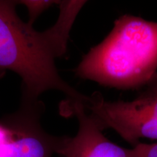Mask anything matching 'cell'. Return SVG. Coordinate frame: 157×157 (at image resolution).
Returning a JSON list of instances; mask_svg holds the SVG:
<instances>
[{
  "mask_svg": "<svg viewBox=\"0 0 157 157\" xmlns=\"http://www.w3.org/2000/svg\"><path fill=\"white\" fill-rule=\"evenodd\" d=\"M23 5L26 6L29 15V23L32 25L35 19L43 11L50 7L53 4L59 3V1H20Z\"/></svg>",
  "mask_w": 157,
  "mask_h": 157,
  "instance_id": "obj_6",
  "label": "cell"
},
{
  "mask_svg": "<svg viewBox=\"0 0 157 157\" xmlns=\"http://www.w3.org/2000/svg\"><path fill=\"white\" fill-rule=\"evenodd\" d=\"M74 71L79 78L118 90L148 86L157 75V22L121 15Z\"/></svg>",
  "mask_w": 157,
  "mask_h": 157,
  "instance_id": "obj_2",
  "label": "cell"
},
{
  "mask_svg": "<svg viewBox=\"0 0 157 157\" xmlns=\"http://www.w3.org/2000/svg\"><path fill=\"white\" fill-rule=\"evenodd\" d=\"M143 93L148 95H157V75L154 79L147 86L146 91Z\"/></svg>",
  "mask_w": 157,
  "mask_h": 157,
  "instance_id": "obj_7",
  "label": "cell"
},
{
  "mask_svg": "<svg viewBox=\"0 0 157 157\" xmlns=\"http://www.w3.org/2000/svg\"><path fill=\"white\" fill-rule=\"evenodd\" d=\"M85 109L103 130L112 129L134 146L141 138L157 140V95L142 93L131 101H107L95 92Z\"/></svg>",
  "mask_w": 157,
  "mask_h": 157,
  "instance_id": "obj_3",
  "label": "cell"
},
{
  "mask_svg": "<svg viewBox=\"0 0 157 157\" xmlns=\"http://www.w3.org/2000/svg\"><path fill=\"white\" fill-rule=\"evenodd\" d=\"M43 107L23 102L17 112L0 119V157H52L60 137L42 128Z\"/></svg>",
  "mask_w": 157,
  "mask_h": 157,
  "instance_id": "obj_4",
  "label": "cell"
},
{
  "mask_svg": "<svg viewBox=\"0 0 157 157\" xmlns=\"http://www.w3.org/2000/svg\"><path fill=\"white\" fill-rule=\"evenodd\" d=\"M145 157H157V143H146V152Z\"/></svg>",
  "mask_w": 157,
  "mask_h": 157,
  "instance_id": "obj_8",
  "label": "cell"
},
{
  "mask_svg": "<svg viewBox=\"0 0 157 157\" xmlns=\"http://www.w3.org/2000/svg\"><path fill=\"white\" fill-rule=\"evenodd\" d=\"M86 1H60L56 24L44 32L24 23L15 11L17 2L0 1V68L21 76L23 100L34 103L45 91L58 90L68 101L88 105L90 97L65 82L57 70L56 59L66 53L70 31Z\"/></svg>",
  "mask_w": 157,
  "mask_h": 157,
  "instance_id": "obj_1",
  "label": "cell"
},
{
  "mask_svg": "<svg viewBox=\"0 0 157 157\" xmlns=\"http://www.w3.org/2000/svg\"><path fill=\"white\" fill-rule=\"evenodd\" d=\"M67 109L77 118L78 129L74 137H60L56 154L63 157H145L146 143H140L132 148L121 147L109 140L100 124L83 103L68 101Z\"/></svg>",
  "mask_w": 157,
  "mask_h": 157,
  "instance_id": "obj_5",
  "label": "cell"
}]
</instances>
